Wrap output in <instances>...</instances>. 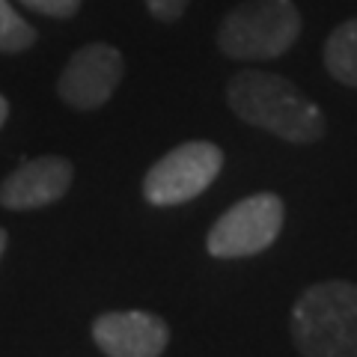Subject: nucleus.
<instances>
[{
    "label": "nucleus",
    "mask_w": 357,
    "mask_h": 357,
    "mask_svg": "<svg viewBox=\"0 0 357 357\" xmlns=\"http://www.w3.org/2000/svg\"><path fill=\"white\" fill-rule=\"evenodd\" d=\"M321 60L333 81H340L342 86H357V18L342 21L340 27L331 30Z\"/></svg>",
    "instance_id": "obj_9"
},
{
    "label": "nucleus",
    "mask_w": 357,
    "mask_h": 357,
    "mask_svg": "<svg viewBox=\"0 0 357 357\" xmlns=\"http://www.w3.org/2000/svg\"><path fill=\"white\" fill-rule=\"evenodd\" d=\"M289 333L301 357H357V283L307 286L289 312Z\"/></svg>",
    "instance_id": "obj_2"
},
{
    "label": "nucleus",
    "mask_w": 357,
    "mask_h": 357,
    "mask_svg": "<svg viewBox=\"0 0 357 357\" xmlns=\"http://www.w3.org/2000/svg\"><path fill=\"white\" fill-rule=\"evenodd\" d=\"M126 75L119 48L107 42L81 45L57 77V96L75 110H98L110 102Z\"/></svg>",
    "instance_id": "obj_6"
},
{
    "label": "nucleus",
    "mask_w": 357,
    "mask_h": 357,
    "mask_svg": "<svg viewBox=\"0 0 357 357\" xmlns=\"http://www.w3.org/2000/svg\"><path fill=\"white\" fill-rule=\"evenodd\" d=\"M6 119H9V102H6V96L0 93V128L6 126Z\"/></svg>",
    "instance_id": "obj_13"
},
{
    "label": "nucleus",
    "mask_w": 357,
    "mask_h": 357,
    "mask_svg": "<svg viewBox=\"0 0 357 357\" xmlns=\"http://www.w3.org/2000/svg\"><path fill=\"white\" fill-rule=\"evenodd\" d=\"M6 244H9V236H6V229L0 227V259H3V253H6Z\"/></svg>",
    "instance_id": "obj_14"
},
{
    "label": "nucleus",
    "mask_w": 357,
    "mask_h": 357,
    "mask_svg": "<svg viewBox=\"0 0 357 357\" xmlns=\"http://www.w3.org/2000/svg\"><path fill=\"white\" fill-rule=\"evenodd\" d=\"M18 3H24L33 13L48 18H75L84 0H18Z\"/></svg>",
    "instance_id": "obj_11"
},
{
    "label": "nucleus",
    "mask_w": 357,
    "mask_h": 357,
    "mask_svg": "<svg viewBox=\"0 0 357 357\" xmlns=\"http://www.w3.org/2000/svg\"><path fill=\"white\" fill-rule=\"evenodd\" d=\"M223 170V149L211 140H188L164 152L143 176V199L155 208L185 206L206 194Z\"/></svg>",
    "instance_id": "obj_5"
},
{
    "label": "nucleus",
    "mask_w": 357,
    "mask_h": 357,
    "mask_svg": "<svg viewBox=\"0 0 357 357\" xmlns=\"http://www.w3.org/2000/svg\"><path fill=\"white\" fill-rule=\"evenodd\" d=\"M143 3H146L152 18L164 21V24H173V21H178L185 15V9L191 0H143Z\"/></svg>",
    "instance_id": "obj_12"
},
{
    "label": "nucleus",
    "mask_w": 357,
    "mask_h": 357,
    "mask_svg": "<svg viewBox=\"0 0 357 357\" xmlns=\"http://www.w3.org/2000/svg\"><path fill=\"white\" fill-rule=\"evenodd\" d=\"M93 342L107 357H161L170 345V325L146 310H114L93 319Z\"/></svg>",
    "instance_id": "obj_7"
},
{
    "label": "nucleus",
    "mask_w": 357,
    "mask_h": 357,
    "mask_svg": "<svg viewBox=\"0 0 357 357\" xmlns=\"http://www.w3.org/2000/svg\"><path fill=\"white\" fill-rule=\"evenodd\" d=\"M39 39V33L33 24H27L9 0H0V54H24L27 48H33Z\"/></svg>",
    "instance_id": "obj_10"
},
{
    "label": "nucleus",
    "mask_w": 357,
    "mask_h": 357,
    "mask_svg": "<svg viewBox=\"0 0 357 357\" xmlns=\"http://www.w3.org/2000/svg\"><path fill=\"white\" fill-rule=\"evenodd\" d=\"M301 36L295 0H248L223 15L218 48L229 60H277Z\"/></svg>",
    "instance_id": "obj_3"
},
{
    "label": "nucleus",
    "mask_w": 357,
    "mask_h": 357,
    "mask_svg": "<svg viewBox=\"0 0 357 357\" xmlns=\"http://www.w3.org/2000/svg\"><path fill=\"white\" fill-rule=\"evenodd\" d=\"M75 182V164L63 155H39L15 167L0 182V206L9 211H33L54 206L69 194Z\"/></svg>",
    "instance_id": "obj_8"
},
{
    "label": "nucleus",
    "mask_w": 357,
    "mask_h": 357,
    "mask_svg": "<svg viewBox=\"0 0 357 357\" xmlns=\"http://www.w3.org/2000/svg\"><path fill=\"white\" fill-rule=\"evenodd\" d=\"M227 105L241 122L298 146L321 140L328 131L321 107L289 77L274 72L244 69L232 75L227 84Z\"/></svg>",
    "instance_id": "obj_1"
},
{
    "label": "nucleus",
    "mask_w": 357,
    "mask_h": 357,
    "mask_svg": "<svg viewBox=\"0 0 357 357\" xmlns=\"http://www.w3.org/2000/svg\"><path fill=\"white\" fill-rule=\"evenodd\" d=\"M286 223L283 197L271 191H259L232 203L211 223L206 236V250L215 259H248L259 256L280 238Z\"/></svg>",
    "instance_id": "obj_4"
}]
</instances>
